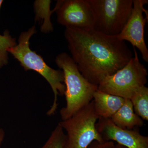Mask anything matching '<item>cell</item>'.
Listing matches in <instances>:
<instances>
[{
    "label": "cell",
    "instance_id": "1",
    "mask_svg": "<svg viewBox=\"0 0 148 148\" xmlns=\"http://www.w3.org/2000/svg\"><path fill=\"white\" fill-rule=\"evenodd\" d=\"M64 36L72 58L81 73L98 86L106 77L123 68L132 53L124 41L116 36L91 30L66 28Z\"/></svg>",
    "mask_w": 148,
    "mask_h": 148
},
{
    "label": "cell",
    "instance_id": "2",
    "mask_svg": "<svg viewBox=\"0 0 148 148\" xmlns=\"http://www.w3.org/2000/svg\"><path fill=\"white\" fill-rule=\"evenodd\" d=\"M35 26L26 32H22L18 39V44L8 49V52L20 63L25 71L33 70L43 77L52 88L54 99L47 115L54 114L58 108V96H63L66 91L64 74L62 70L52 69L46 64L42 57L32 51L29 47L31 37L36 33Z\"/></svg>",
    "mask_w": 148,
    "mask_h": 148
},
{
    "label": "cell",
    "instance_id": "3",
    "mask_svg": "<svg viewBox=\"0 0 148 148\" xmlns=\"http://www.w3.org/2000/svg\"><path fill=\"white\" fill-rule=\"evenodd\" d=\"M55 61L64 74L66 104L60 111L61 119L64 121L91 102L98 86L85 78L72 57L67 53L63 52L58 54Z\"/></svg>",
    "mask_w": 148,
    "mask_h": 148
},
{
    "label": "cell",
    "instance_id": "4",
    "mask_svg": "<svg viewBox=\"0 0 148 148\" xmlns=\"http://www.w3.org/2000/svg\"><path fill=\"white\" fill-rule=\"evenodd\" d=\"M99 117L92 100L73 116L58 123L66 132L64 148H88L94 141H104L97 130Z\"/></svg>",
    "mask_w": 148,
    "mask_h": 148
},
{
    "label": "cell",
    "instance_id": "5",
    "mask_svg": "<svg viewBox=\"0 0 148 148\" xmlns=\"http://www.w3.org/2000/svg\"><path fill=\"white\" fill-rule=\"evenodd\" d=\"M133 48L134 57L116 73L103 79L98 84V90L130 99L141 88L145 86L147 71L140 62L137 51Z\"/></svg>",
    "mask_w": 148,
    "mask_h": 148
},
{
    "label": "cell",
    "instance_id": "6",
    "mask_svg": "<svg viewBox=\"0 0 148 148\" xmlns=\"http://www.w3.org/2000/svg\"><path fill=\"white\" fill-rule=\"evenodd\" d=\"M95 16L94 30L116 36L124 28L132 12L133 0H88Z\"/></svg>",
    "mask_w": 148,
    "mask_h": 148
},
{
    "label": "cell",
    "instance_id": "7",
    "mask_svg": "<svg viewBox=\"0 0 148 148\" xmlns=\"http://www.w3.org/2000/svg\"><path fill=\"white\" fill-rule=\"evenodd\" d=\"M57 22L66 28L94 29V13L88 0H59L54 9Z\"/></svg>",
    "mask_w": 148,
    "mask_h": 148
},
{
    "label": "cell",
    "instance_id": "8",
    "mask_svg": "<svg viewBox=\"0 0 148 148\" xmlns=\"http://www.w3.org/2000/svg\"><path fill=\"white\" fill-rule=\"evenodd\" d=\"M148 0H133L131 14L121 32L116 36L120 40L127 41L140 51L142 58L148 62V49L145 40V27L148 18H145L144 13L147 14L144 5Z\"/></svg>",
    "mask_w": 148,
    "mask_h": 148
},
{
    "label": "cell",
    "instance_id": "9",
    "mask_svg": "<svg viewBox=\"0 0 148 148\" xmlns=\"http://www.w3.org/2000/svg\"><path fill=\"white\" fill-rule=\"evenodd\" d=\"M96 127L105 141L116 142L127 148H148V137L142 135L138 127L122 129L110 119L102 118L98 119Z\"/></svg>",
    "mask_w": 148,
    "mask_h": 148
},
{
    "label": "cell",
    "instance_id": "10",
    "mask_svg": "<svg viewBox=\"0 0 148 148\" xmlns=\"http://www.w3.org/2000/svg\"><path fill=\"white\" fill-rule=\"evenodd\" d=\"M124 98L98 90L92 101L96 114L100 118L111 119L124 103Z\"/></svg>",
    "mask_w": 148,
    "mask_h": 148
},
{
    "label": "cell",
    "instance_id": "11",
    "mask_svg": "<svg viewBox=\"0 0 148 148\" xmlns=\"http://www.w3.org/2000/svg\"><path fill=\"white\" fill-rule=\"evenodd\" d=\"M118 127L125 129L142 127L144 121L135 113L130 99H125L120 108L110 119Z\"/></svg>",
    "mask_w": 148,
    "mask_h": 148
},
{
    "label": "cell",
    "instance_id": "12",
    "mask_svg": "<svg viewBox=\"0 0 148 148\" xmlns=\"http://www.w3.org/2000/svg\"><path fill=\"white\" fill-rule=\"evenodd\" d=\"M51 1H36L34 3L36 13V20H43V24L41 28L42 32L49 33L53 31L52 24L51 22L50 16L54 12V10H50Z\"/></svg>",
    "mask_w": 148,
    "mask_h": 148
},
{
    "label": "cell",
    "instance_id": "13",
    "mask_svg": "<svg viewBox=\"0 0 148 148\" xmlns=\"http://www.w3.org/2000/svg\"><path fill=\"white\" fill-rule=\"evenodd\" d=\"M135 113L143 120L148 121V88H141L130 99Z\"/></svg>",
    "mask_w": 148,
    "mask_h": 148
},
{
    "label": "cell",
    "instance_id": "14",
    "mask_svg": "<svg viewBox=\"0 0 148 148\" xmlns=\"http://www.w3.org/2000/svg\"><path fill=\"white\" fill-rule=\"evenodd\" d=\"M16 45V39L12 38L8 30L5 31L3 35L0 34V69L8 63V49Z\"/></svg>",
    "mask_w": 148,
    "mask_h": 148
},
{
    "label": "cell",
    "instance_id": "15",
    "mask_svg": "<svg viewBox=\"0 0 148 148\" xmlns=\"http://www.w3.org/2000/svg\"><path fill=\"white\" fill-rule=\"evenodd\" d=\"M65 140L64 130L58 123L45 144L40 148H64Z\"/></svg>",
    "mask_w": 148,
    "mask_h": 148
},
{
    "label": "cell",
    "instance_id": "16",
    "mask_svg": "<svg viewBox=\"0 0 148 148\" xmlns=\"http://www.w3.org/2000/svg\"><path fill=\"white\" fill-rule=\"evenodd\" d=\"M115 144L112 141H94L90 144L88 148H115Z\"/></svg>",
    "mask_w": 148,
    "mask_h": 148
},
{
    "label": "cell",
    "instance_id": "17",
    "mask_svg": "<svg viewBox=\"0 0 148 148\" xmlns=\"http://www.w3.org/2000/svg\"><path fill=\"white\" fill-rule=\"evenodd\" d=\"M5 132L3 130L0 128V146L2 143L4 138Z\"/></svg>",
    "mask_w": 148,
    "mask_h": 148
},
{
    "label": "cell",
    "instance_id": "18",
    "mask_svg": "<svg viewBox=\"0 0 148 148\" xmlns=\"http://www.w3.org/2000/svg\"><path fill=\"white\" fill-rule=\"evenodd\" d=\"M115 148H127L125 147H123V146L121 145H119V144H115Z\"/></svg>",
    "mask_w": 148,
    "mask_h": 148
},
{
    "label": "cell",
    "instance_id": "19",
    "mask_svg": "<svg viewBox=\"0 0 148 148\" xmlns=\"http://www.w3.org/2000/svg\"><path fill=\"white\" fill-rule=\"evenodd\" d=\"M3 3V1L2 0H0V9H1V6L2 4Z\"/></svg>",
    "mask_w": 148,
    "mask_h": 148
}]
</instances>
